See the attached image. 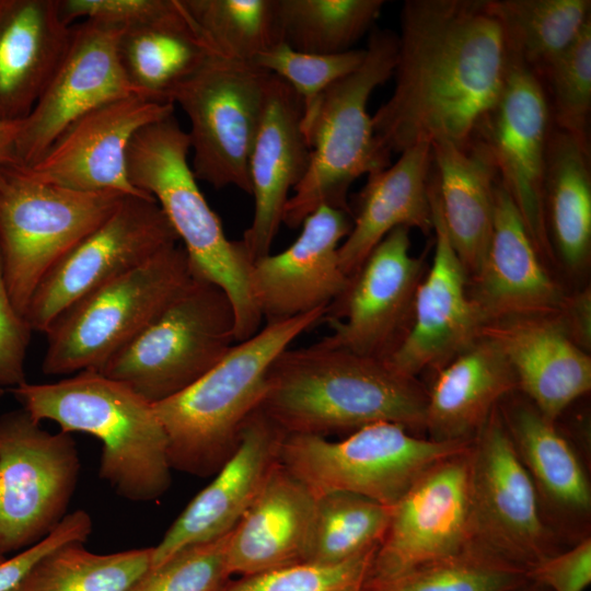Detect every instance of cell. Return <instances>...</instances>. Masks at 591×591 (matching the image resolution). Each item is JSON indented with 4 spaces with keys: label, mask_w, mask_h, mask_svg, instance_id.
Returning a JSON list of instances; mask_svg holds the SVG:
<instances>
[{
    "label": "cell",
    "mask_w": 591,
    "mask_h": 591,
    "mask_svg": "<svg viewBox=\"0 0 591 591\" xmlns=\"http://www.w3.org/2000/svg\"><path fill=\"white\" fill-rule=\"evenodd\" d=\"M391 97L372 116L389 152L440 141L468 146L498 104L510 51L489 0H407Z\"/></svg>",
    "instance_id": "6da1fadb"
},
{
    "label": "cell",
    "mask_w": 591,
    "mask_h": 591,
    "mask_svg": "<svg viewBox=\"0 0 591 591\" xmlns=\"http://www.w3.org/2000/svg\"><path fill=\"white\" fill-rule=\"evenodd\" d=\"M428 391L385 359L322 339L287 348L270 366L258 408L286 434L351 433L376 422L425 429Z\"/></svg>",
    "instance_id": "7a4b0ae2"
},
{
    "label": "cell",
    "mask_w": 591,
    "mask_h": 591,
    "mask_svg": "<svg viewBox=\"0 0 591 591\" xmlns=\"http://www.w3.org/2000/svg\"><path fill=\"white\" fill-rule=\"evenodd\" d=\"M11 391L36 421L97 439L99 475L119 497L150 502L169 490L173 470L163 426L153 404L126 384L84 370L53 383L26 381Z\"/></svg>",
    "instance_id": "3957f363"
},
{
    "label": "cell",
    "mask_w": 591,
    "mask_h": 591,
    "mask_svg": "<svg viewBox=\"0 0 591 591\" xmlns=\"http://www.w3.org/2000/svg\"><path fill=\"white\" fill-rule=\"evenodd\" d=\"M326 311L266 323L252 337L233 345L194 384L153 404L166 434L172 470L199 477L219 471L262 402L273 362L297 337L323 322Z\"/></svg>",
    "instance_id": "277c9868"
},
{
    "label": "cell",
    "mask_w": 591,
    "mask_h": 591,
    "mask_svg": "<svg viewBox=\"0 0 591 591\" xmlns=\"http://www.w3.org/2000/svg\"><path fill=\"white\" fill-rule=\"evenodd\" d=\"M189 139L174 114L141 128L127 151L131 185L160 206L184 247L194 277L219 286L235 315L236 343L262 328L250 290L248 259L240 241L227 237L188 163Z\"/></svg>",
    "instance_id": "5b68a950"
},
{
    "label": "cell",
    "mask_w": 591,
    "mask_h": 591,
    "mask_svg": "<svg viewBox=\"0 0 591 591\" xmlns=\"http://www.w3.org/2000/svg\"><path fill=\"white\" fill-rule=\"evenodd\" d=\"M360 67L333 83L313 111L302 117L310 163L294 187L282 223L298 228L320 206L351 212L347 193L360 176L390 165V153L375 137L368 103L372 92L394 73L398 36L390 30L371 32Z\"/></svg>",
    "instance_id": "8992f818"
},
{
    "label": "cell",
    "mask_w": 591,
    "mask_h": 591,
    "mask_svg": "<svg viewBox=\"0 0 591 591\" xmlns=\"http://www.w3.org/2000/svg\"><path fill=\"white\" fill-rule=\"evenodd\" d=\"M235 344L229 296L194 277L100 372L157 404L194 384Z\"/></svg>",
    "instance_id": "52a82bcc"
},
{
    "label": "cell",
    "mask_w": 591,
    "mask_h": 591,
    "mask_svg": "<svg viewBox=\"0 0 591 591\" xmlns=\"http://www.w3.org/2000/svg\"><path fill=\"white\" fill-rule=\"evenodd\" d=\"M193 278L187 254L177 243L81 298L45 332L43 372L100 371Z\"/></svg>",
    "instance_id": "ba28073f"
},
{
    "label": "cell",
    "mask_w": 591,
    "mask_h": 591,
    "mask_svg": "<svg viewBox=\"0 0 591 591\" xmlns=\"http://www.w3.org/2000/svg\"><path fill=\"white\" fill-rule=\"evenodd\" d=\"M472 441L420 438L402 425L376 422L337 441L285 434L279 462L315 497L351 493L393 507L426 471Z\"/></svg>",
    "instance_id": "9c48e42d"
},
{
    "label": "cell",
    "mask_w": 591,
    "mask_h": 591,
    "mask_svg": "<svg viewBox=\"0 0 591 591\" xmlns=\"http://www.w3.org/2000/svg\"><path fill=\"white\" fill-rule=\"evenodd\" d=\"M118 192H79L0 170V256L13 304L25 316L38 283L119 206Z\"/></svg>",
    "instance_id": "30bf717a"
},
{
    "label": "cell",
    "mask_w": 591,
    "mask_h": 591,
    "mask_svg": "<svg viewBox=\"0 0 591 591\" xmlns=\"http://www.w3.org/2000/svg\"><path fill=\"white\" fill-rule=\"evenodd\" d=\"M269 77L253 62L215 49L171 91L170 102L178 104L190 123V167L197 181L251 195L248 160Z\"/></svg>",
    "instance_id": "8fae6325"
},
{
    "label": "cell",
    "mask_w": 591,
    "mask_h": 591,
    "mask_svg": "<svg viewBox=\"0 0 591 591\" xmlns=\"http://www.w3.org/2000/svg\"><path fill=\"white\" fill-rule=\"evenodd\" d=\"M80 474L70 433L45 430L23 408L0 417V554L45 537L68 514Z\"/></svg>",
    "instance_id": "7c38bea8"
},
{
    "label": "cell",
    "mask_w": 591,
    "mask_h": 591,
    "mask_svg": "<svg viewBox=\"0 0 591 591\" xmlns=\"http://www.w3.org/2000/svg\"><path fill=\"white\" fill-rule=\"evenodd\" d=\"M472 493L478 547L528 573L560 552L499 405L472 442Z\"/></svg>",
    "instance_id": "4fadbf2b"
},
{
    "label": "cell",
    "mask_w": 591,
    "mask_h": 591,
    "mask_svg": "<svg viewBox=\"0 0 591 591\" xmlns=\"http://www.w3.org/2000/svg\"><path fill=\"white\" fill-rule=\"evenodd\" d=\"M179 243L151 196H125L115 211L81 239L45 275L25 318L44 333L81 298L128 273L162 250Z\"/></svg>",
    "instance_id": "5bb4252c"
},
{
    "label": "cell",
    "mask_w": 591,
    "mask_h": 591,
    "mask_svg": "<svg viewBox=\"0 0 591 591\" xmlns=\"http://www.w3.org/2000/svg\"><path fill=\"white\" fill-rule=\"evenodd\" d=\"M475 547L480 548L475 541L471 443L432 465L391 507L367 579L391 578Z\"/></svg>",
    "instance_id": "9a60e30c"
},
{
    "label": "cell",
    "mask_w": 591,
    "mask_h": 591,
    "mask_svg": "<svg viewBox=\"0 0 591 591\" xmlns=\"http://www.w3.org/2000/svg\"><path fill=\"white\" fill-rule=\"evenodd\" d=\"M551 118L547 95L540 78L510 55L501 97L473 139L510 195L541 257L553 255L544 215Z\"/></svg>",
    "instance_id": "2e32d148"
},
{
    "label": "cell",
    "mask_w": 591,
    "mask_h": 591,
    "mask_svg": "<svg viewBox=\"0 0 591 591\" xmlns=\"http://www.w3.org/2000/svg\"><path fill=\"white\" fill-rule=\"evenodd\" d=\"M409 229L392 230L349 277L323 321L322 340L355 354L387 359L409 328L422 259L409 253Z\"/></svg>",
    "instance_id": "e0dca14e"
},
{
    "label": "cell",
    "mask_w": 591,
    "mask_h": 591,
    "mask_svg": "<svg viewBox=\"0 0 591 591\" xmlns=\"http://www.w3.org/2000/svg\"><path fill=\"white\" fill-rule=\"evenodd\" d=\"M120 33L121 30L90 21L72 25L65 56L21 121L14 146L15 164L35 163L71 124L96 107L137 95L118 58Z\"/></svg>",
    "instance_id": "ac0fdd59"
},
{
    "label": "cell",
    "mask_w": 591,
    "mask_h": 591,
    "mask_svg": "<svg viewBox=\"0 0 591 591\" xmlns=\"http://www.w3.org/2000/svg\"><path fill=\"white\" fill-rule=\"evenodd\" d=\"M172 114V102L118 99L77 119L32 165H16L36 181L73 190L150 196L129 182L127 151L141 128Z\"/></svg>",
    "instance_id": "d6986e66"
},
{
    "label": "cell",
    "mask_w": 591,
    "mask_h": 591,
    "mask_svg": "<svg viewBox=\"0 0 591 591\" xmlns=\"http://www.w3.org/2000/svg\"><path fill=\"white\" fill-rule=\"evenodd\" d=\"M436 247L430 270L416 290L412 323L386 359L397 372L416 378L441 369L480 338L486 320L467 292V274L445 231L434 179L430 186Z\"/></svg>",
    "instance_id": "ffe728a7"
},
{
    "label": "cell",
    "mask_w": 591,
    "mask_h": 591,
    "mask_svg": "<svg viewBox=\"0 0 591 591\" xmlns=\"http://www.w3.org/2000/svg\"><path fill=\"white\" fill-rule=\"evenodd\" d=\"M300 227L287 248L252 264L250 290L266 323L327 309L348 283L338 248L351 230V212L320 206Z\"/></svg>",
    "instance_id": "44dd1931"
},
{
    "label": "cell",
    "mask_w": 591,
    "mask_h": 591,
    "mask_svg": "<svg viewBox=\"0 0 591 591\" xmlns=\"http://www.w3.org/2000/svg\"><path fill=\"white\" fill-rule=\"evenodd\" d=\"M285 434L257 408L245 421L234 451L215 478L188 502L153 546L151 568L185 547L231 533L279 461Z\"/></svg>",
    "instance_id": "7402d4cb"
},
{
    "label": "cell",
    "mask_w": 591,
    "mask_h": 591,
    "mask_svg": "<svg viewBox=\"0 0 591 591\" xmlns=\"http://www.w3.org/2000/svg\"><path fill=\"white\" fill-rule=\"evenodd\" d=\"M302 115L299 95L270 73L248 160L254 216L240 240L252 264L270 253L289 193L308 171L310 149L302 131Z\"/></svg>",
    "instance_id": "603a6c76"
},
{
    "label": "cell",
    "mask_w": 591,
    "mask_h": 591,
    "mask_svg": "<svg viewBox=\"0 0 591 591\" xmlns=\"http://www.w3.org/2000/svg\"><path fill=\"white\" fill-rule=\"evenodd\" d=\"M510 195L495 187L494 229L470 293L486 324L520 317H558L567 296L541 263Z\"/></svg>",
    "instance_id": "cb8c5ba5"
},
{
    "label": "cell",
    "mask_w": 591,
    "mask_h": 591,
    "mask_svg": "<svg viewBox=\"0 0 591 591\" xmlns=\"http://www.w3.org/2000/svg\"><path fill=\"white\" fill-rule=\"evenodd\" d=\"M480 336L500 348L518 387L552 422L591 389V359L557 317L491 322Z\"/></svg>",
    "instance_id": "d4e9b609"
},
{
    "label": "cell",
    "mask_w": 591,
    "mask_h": 591,
    "mask_svg": "<svg viewBox=\"0 0 591 591\" xmlns=\"http://www.w3.org/2000/svg\"><path fill=\"white\" fill-rule=\"evenodd\" d=\"M316 497L279 461L230 533L231 576H251L305 564Z\"/></svg>",
    "instance_id": "484cf974"
},
{
    "label": "cell",
    "mask_w": 591,
    "mask_h": 591,
    "mask_svg": "<svg viewBox=\"0 0 591 591\" xmlns=\"http://www.w3.org/2000/svg\"><path fill=\"white\" fill-rule=\"evenodd\" d=\"M399 154L394 164L368 174L358 195L351 230L338 248L339 264L348 278L395 228H416L424 233L432 230V147L421 142Z\"/></svg>",
    "instance_id": "4316f807"
},
{
    "label": "cell",
    "mask_w": 591,
    "mask_h": 591,
    "mask_svg": "<svg viewBox=\"0 0 591 591\" xmlns=\"http://www.w3.org/2000/svg\"><path fill=\"white\" fill-rule=\"evenodd\" d=\"M58 0H0V119H24L68 48Z\"/></svg>",
    "instance_id": "83f0119b"
},
{
    "label": "cell",
    "mask_w": 591,
    "mask_h": 591,
    "mask_svg": "<svg viewBox=\"0 0 591 591\" xmlns=\"http://www.w3.org/2000/svg\"><path fill=\"white\" fill-rule=\"evenodd\" d=\"M517 387L500 348L480 336L439 369L428 391L425 429L429 438L472 441L491 412Z\"/></svg>",
    "instance_id": "f1b7e54d"
},
{
    "label": "cell",
    "mask_w": 591,
    "mask_h": 591,
    "mask_svg": "<svg viewBox=\"0 0 591 591\" xmlns=\"http://www.w3.org/2000/svg\"><path fill=\"white\" fill-rule=\"evenodd\" d=\"M433 179L449 240L467 276L480 269L493 235L497 173L474 141L431 144Z\"/></svg>",
    "instance_id": "f546056e"
},
{
    "label": "cell",
    "mask_w": 591,
    "mask_h": 591,
    "mask_svg": "<svg viewBox=\"0 0 591 591\" xmlns=\"http://www.w3.org/2000/svg\"><path fill=\"white\" fill-rule=\"evenodd\" d=\"M514 449L538 494L556 519L587 521L591 487L586 471L569 442L531 402L499 404Z\"/></svg>",
    "instance_id": "4dcf8cb0"
},
{
    "label": "cell",
    "mask_w": 591,
    "mask_h": 591,
    "mask_svg": "<svg viewBox=\"0 0 591 591\" xmlns=\"http://www.w3.org/2000/svg\"><path fill=\"white\" fill-rule=\"evenodd\" d=\"M178 2V11L171 16L119 35L120 66L139 96L170 102L171 91L216 49Z\"/></svg>",
    "instance_id": "1f68e13d"
},
{
    "label": "cell",
    "mask_w": 591,
    "mask_h": 591,
    "mask_svg": "<svg viewBox=\"0 0 591 591\" xmlns=\"http://www.w3.org/2000/svg\"><path fill=\"white\" fill-rule=\"evenodd\" d=\"M589 146L551 129L544 176V215L551 244L571 268L586 264L591 246Z\"/></svg>",
    "instance_id": "d6a6232c"
},
{
    "label": "cell",
    "mask_w": 591,
    "mask_h": 591,
    "mask_svg": "<svg viewBox=\"0 0 591 591\" xmlns=\"http://www.w3.org/2000/svg\"><path fill=\"white\" fill-rule=\"evenodd\" d=\"M510 55L537 77L577 38L590 19V0H489Z\"/></svg>",
    "instance_id": "836d02e7"
},
{
    "label": "cell",
    "mask_w": 591,
    "mask_h": 591,
    "mask_svg": "<svg viewBox=\"0 0 591 591\" xmlns=\"http://www.w3.org/2000/svg\"><path fill=\"white\" fill-rule=\"evenodd\" d=\"M152 557L153 547L99 554L72 542L47 554L10 591H128Z\"/></svg>",
    "instance_id": "e575fe53"
},
{
    "label": "cell",
    "mask_w": 591,
    "mask_h": 591,
    "mask_svg": "<svg viewBox=\"0 0 591 591\" xmlns=\"http://www.w3.org/2000/svg\"><path fill=\"white\" fill-rule=\"evenodd\" d=\"M383 5V0H278L282 43L318 55L350 50Z\"/></svg>",
    "instance_id": "d590c367"
},
{
    "label": "cell",
    "mask_w": 591,
    "mask_h": 591,
    "mask_svg": "<svg viewBox=\"0 0 591 591\" xmlns=\"http://www.w3.org/2000/svg\"><path fill=\"white\" fill-rule=\"evenodd\" d=\"M390 517L391 507L356 494L316 497L305 564L336 565L378 546Z\"/></svg>",
    "instance_id": "8d00e7d4"
},
{
    "label": "cell",
    "mask_w": 591,
    "mask_h": 591,
    "mask_svg": "<svg viewBox=\"0 0 591 591\" xmlns=\"http://www.w3.org/2000/svg\"><path fill=\"white\" fill-rule=\"evenodd\" d=\"M221 54L243 61L282 43L278 0H181Z\"/></svg>",
    "instance_id": "74e56055"
},
{
    "label": "cell",
    "mask_w": 591,
    "mask_h": 591,
    "mask_svg": "<svg viewBox=\"0 0 591 591\" xmlns=\"http://www.w3.org/2000/svg\"><path fill=\"white\" fill-rule=\"evenodd\" d=\"M529 580L525 570L475 547L391 578L366 579L360 591H510Z\"/></svg>",
    "instance_id": "f35d334b"
},
{
    "label": "cell",
    "mask_w": 591,
    "mask_h": 591,
    "mask_svg": "<svg viewBox=\"0 0 591 591\" xmlns=\"http://www.w3.org/2000/svg\"><path fill=\"white\" fill-rule=\"evenodd\" d=\"M555 127L589 146L591 108V20L573 43L538 77Z\"/></svg>",
    "instance_id": "ab89813d"
},
{
    "label": "cell",
    "mask_w": 591,
    "mask_h": 591,
    "mask_svg": "<svg viewBox=\"0 0 591 591\" xmlns=\"http://www.w3.org/2000/svg\"><path fill=\"white\" fill-rule=\"evenodd\" d=\"M366 49H350L331 55L310 54L280 43L252 62L278 76L293 89L302 102V117H305L333 83L360 67Z\"/></svg>",
    "instance_id": "60d3db41"
},
{
    "label": "cell",
    "mask_w": 591,
    "mask_h": 591,
    "mask_svg": "<svg viewBox=\"0 0 591 591\" xmlns=\"http://www.w3.org/2000/svg\"><path fill=\"white\" fill-rule=\"evenodd\" d=\"M230 533L185 547L150 568L128 591H221L231 580L227 564Z\"/></svg>",
    "instance_id": "b9f144b4"
},
{
    "label": "cell",
    "mask_w": 591,
    "mask_h": 591,
    "mask_svg": "<svg viewBox=\"0 0 591 591\" xmlns=\"http://www.w3.org/2000/svg\"><path fill=\"white\" fill-rule=\"evenodd\" d=\"M376 547L336 565L300 564L240 577L221 591H360Z\"/></svg>",
    "instance_id": "7bdbcfd3"
},
{
    "label": "cell",
    "mask_w": 591,
    "mask_h": 591,
    "mask_svg": "<svg viewBox=\"0 0 591 591\" xmlns=\"http://www.w3.org/2000/svg\"><path fill=\"white\" fill-rule=\"evenodd\" d=\"M68 25L90 21L121 31L151 24L178 11V0H58Z\"/></svg>",
    "instance_id": "ee69618b"
},
{
    "label": "cell",
    "mask_w": 591,
    "mask_h": 591,
    "mask_svg": "<svg viewBox=\"0 0 591 591\" xmlns=\"http://www.w3.org/2000/svg\"><path fill=\"white\" fill-rule=\"evenodd\" d=\"M93 530L91 515L84 510L68 513L60 523L35 544L0 561V591L12 590L47 554L72 542H85Z\"/></svg>",
    "instance_id": "f6af8a7d"
},
{
    "label": "cell",
    "mask_w": 591,
    "mask_h": 591,
    "mask_svg": "<svg viewBox=\"0 0 591 591\" xmlns=\"http://www.w3.org/2000/svg\"><path fill=\"white\" fill-rule=\"evenodd\" d=\"M31 328L11 299L0 256V387L11 390L26 382L25 359Z\"/></svg>",
    "instance_id": "bcb514c9"
},
{
    "label": "cell",
    "mask_w": 591,
    "mask_h": 591,
    "mask_svg": "<svg viewBox=\"0 0 591 591\" xmlns=\"http://www.w3.org/2000/svg\"><path fill=\"white\" fill-rule=\"evenodd\" d=\"M528 577L551 591H583L591 583L590 536L543 560Z\"/></svg>",
    "instance_id": "7dc6e473"
},
{
    "label": "cell",
    "mask_w": 591,
    "mask_h": 591,
    "mask_svg": "<svg viewBox=\"0 0 591 591\" xmlns=\"http://www.w3.org/2000/svg\"><path fill=\"white\" fill-rule=\"evenodd\" d=\"M591 296L589 290L568 297L557 317L570 338L583 350L591 340Z\"/></svg>",
    "instance_id": "c3c4849f"
},
{
    "label": "cell",
    "mask_w": 591,
    "mask_h": 591,
    "mask_svg": "<svg viewBox=\"0 0 591 591\" xmlns=\"http://www.w3.org/2000/svg\"><path fill=\"white\" fill-rule=\"evenodd\" d=\"M21 121L0 119V170L15 163L14 146L20 131Z\"/></svg>",
    "instance_id": "681fc988"
},
{
    "label": "cell",
    "mask_w": 591,
    "mask_h": 591,
    "mask_svg": "<svg viewBox=\"0 0 591 591\" xmlns=\"http://www.w3.org/2000/svg\"><path fill=\"white\" fill-rule=\"evenodd\" d=\"M510 591H551V590L537 582L529 580L526 583L515 589H512Z\"/></svg>",
    "instance_id": "f907efd6"
},
{
    "label": "cell",
    "mask_w": 591,
    "mask_h": 591,
    "mask_svg": "<svg viewBox=\"0 0 591 591\" xmlns=\"http://www.w3.org/2000/svg\"><path fill=\"white\" fill-rule=\"evenodd\" d=\"M4 558H5V556L0 554V561L3 560Z\"/></svg>",
    "instance_id": "816d5d0a"
},
{
    "label": "cell",
    "mask_w": 591,
    "mask_h": 591,
    "mask_svg": "<svg viewBox=\"0 0 591 591\" xmlns=\"http://www.w3.org/2000/svg\"><path fill=\"white\" fill-rule=\"evenodd\" d=\"M2 393H3V390L0 387V396L2 395Z\"/></svg>",
    "instance_id": "f5cc1de1"
}]
</instances>
